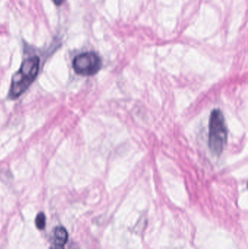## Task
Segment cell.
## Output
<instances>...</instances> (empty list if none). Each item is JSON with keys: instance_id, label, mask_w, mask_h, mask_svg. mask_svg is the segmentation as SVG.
Wrapping results in <instances>:
<instances>
[{"instance_id": "6da1fadb", "label": "cell", "mask_w": 248, "mask_h": 249, "mask_svg": "<svg viewBox=\"0 0 248 249\" xmlns=\"http://www.w3.org/2000/svg\"><path fill=\"white\" fill-rule=\"evenodd\" d=\"M39 58L33 56L22 63L20 70L13 75L9 97L16 99L21 96L36 80L39 70Z\"/></svg>"}, {"instance_id": "7a4b0ae2", "label": "cell", "mask_w": 248, "mask_h": 249, "mask_svg": "<svg viewBox=\"0 0 248 249\" xmlns=\"http://www.w3.org/2000/svg\"><path fill=\"white\" fill-rule=\"evenodd\" d=\"M227 138L228 131L224 115L220 109H214L210 117L208 143L214 155H220L222 153L227 145Z\"/></svg>"}, {"instance_id": "3957f363", "label": "cell", "mask_w": 248, "mask_h": 249, "mask_svg": "<svg viewBox=\"0 0 248 249\" xmlns=\"http://www.w3.org/2000/svg\"><path fill=\"white\" fill-rule=\"evenodd\" d=\"M101 67V59L94 52L83 53L76 56L73 61V68L80 75H94L100 71Z\"/></svg>"}, {"instance_id": "277c9868", "label": "cell", "mask_w": 248, "mask_h": 249, "mask_svg": "<svg viewBox=\"0 0 248 249\" xmlns=\"http://www.w3.org/2000/svg\"><path fill=\"white\" fill-rule=\"evenodd\" d=\"M54 244L64 247L68 241V232L63 227H57L54 230Z\"/></svg>"}, {"instance_id": "5b68a950", "label": "cell", "mask_w": 248, "mask_h": 249, "mask_svg": "<svg viewBox=\"0 0 248 249\" xmlns=\"http://www.w3.org/2000/svg\"><path fill=\"white\" fill-rule=\"evenodd\" d=\"M35 225L39 230H43L45 228L46 217H45V213H42V212L38 213L36 219H35Z\"/></svg>"}, {"instance_id": "8992f818", "label": "cell", "mask_w": 248, "mask_h": 249, "mask_svg": "<svg viewBox=\"0 0 248 249\" xmlns=\"http://www.w3.org/2000/svg\"><path fill=\"white\" fill-rule=\"evenodd\" d=\"M50 249H64L63 246L56 245V244H53Z\"/></svg>"}, {"instance_id": "52a82bcc", "label": "cell", "mask_w": 248, "mask_h": 249, "mask_svg": "<svg viewBox=\"0 0 248 249\" xmlns=\"http://www.w3.org/2000/svg\"><path fill=\"white\" fill-rule=\"evenodd\" d=\"M56 5H61L64 3V0H52Z\"/></svg>"}]
</instances>
